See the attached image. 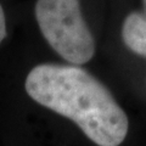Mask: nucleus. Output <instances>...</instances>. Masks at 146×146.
Returning <instances> with one entry per match:
<instances>
[{"instance_id":"obj_2","label":"nucleus","mask_w":146,"mask_h":146,"mask_svg":"<svg viewBox=\"0 0 146 146\" xmlns=\"http://www.w3.org/2000/svg\"><path fill=\"white\" fill-rule=\"evenodd\" d=\"M35 18L49 45L72 65H84L95 54V40L79 0H38Z\"/></svg>"},{"instance_id":"obj_1","label":"nucleus","mask_w":146,"mask_h":146,"mask_svg":"<svg viewBox=\"0 0 146 146\" xmlns=\"http://www.w3.org/2000/svg\"><path fill=\"white\" fill-rule=\"evenodd\" d=\"M26 91L39 105L71 119L99 146H119L129 122L111 91L79 66L38 65L28 73Z\"/></svg>"},{"instance_id":"obj_4","label":"nucleus","mask_w":146,"mask_h":146,"mask_svg":"<svg viewBox=\"0 0 146 146\" xmlns=\"http://www.w3.org/2000/svg\"><path fill=\"white\" fill-rule=\"evenodd\" d=\"M6 36V20H5V13H4L3 6L0 5V44Z\"/></svg>"},{"instance_id":"obj_3","label":"nucleus","mask_w":146,"mask_h":146,"mask_svg":"<svg viewBox=\"0 0 146 146\" xmlns=\"http://www.w3.org/2000/svg\"><path fill=\"white\" fill-rule=\"evenodd\" d=\"M122 40L133 52L146 58V18L140 12H130L122 25Z\"/></svg>"},{"instance_id":"obj_5","label":"nucleus","mask_w":146,"mask_h":146,"mask_svg":"<svg viewBox=\"0 0 146 146\" xmlns=\"http://www.w3.org/2000/svg\"><path fill=\"white\" fill-rule=\"evenodd\" d=\"M143 5H144V16L146 18V0H143Z\"/></svg>"}]
</instances>
